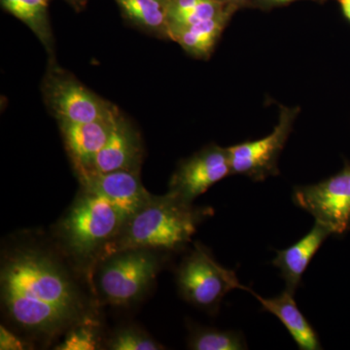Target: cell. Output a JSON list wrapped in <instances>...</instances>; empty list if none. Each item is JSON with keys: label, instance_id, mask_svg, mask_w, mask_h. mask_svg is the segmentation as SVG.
<instances>
[{"label": "cell", "instance_id": "7c38bea8", "mask_svg": "<svg viewBox=\"0 0 350 350\" xmlns=\"http://www.w3.org/2000/svg\"><path fill=\"white\" fill-rule=\"evenodd\" d=\"M119 113L118 109L111 116L92 122L57 121L76 172L88 169L107 144Z\"/></svg>", "mask_w": 350, "mask_h": 350}, {"label": "cell", "instance_id": "2e32d148", "mask_svg": "<svg viewBox=\"0 0 350 350\" xmlns=\"http://www.w3.org/2000/svg\"><path fill=\"white\" fill-rule=\"evenodd\" d=\"M4 11L24 23L36 34L50 59L54 57V38L51 27L48 0H0Z\"/></svg>", "mask_w": 350, "mask_h": 350}, {"label": "cell", "instance_id": "484cf974", "mask_svg": "<svg viewBox=\"0 0 350 350\" xmlns=\"http://www.w3.org/2000/svg\"><path fill=\"white\" fill-rule=\"evenodd\" d=\"M165 1L169 2V1H170V0H165Z\"/></svg>", "mask_w": 350, "mask_h": 350}, {"label": "cell", "instance_id": "cb8c5ba5", "mask_svg": "<svg viewBox=\"0 0 350 350\" xmlns=\"http://www.w3.org/2000/svg\"><path fill=\"white\" fill-rule=\"evenodd\" d=\"M267 4H271V5H280V4L290 3V2L298 1V0H261Z\"/></svg>", "mask_w": 350, "mask_h": 350}, {"label": "cell", "instance_id": "d6986e66", "mask_svg": "<svg viewBox=\"0 0 350 350\" xmlns=\"http://www.w3.org/2000/svg\"><path fill=\"white\" fill-rule=\"evenodd\" d=\"M112 350H160L165 349L150 336L137 327H126L117 331L107 342Z\"/></svg>", "mask_w": 350, "mask_h": 350}, {"label": "cell", "instance_id": "d4e9b609", "mask_svg": "<svg viewBox=\"0 0 350 350\" xmlns=\"http://www.w3.org/2000/svg\"><path fill=\"white\" fill-rule=\"evenodd\" d=\"M231 1L234 2V3H239V2H245L247 1V0H231Z\"/></svg>", "mask_w": 350, "mask_h": 350}, {"label": "cell", "instance_id": "5b68a950", "mask_svg": "<svg viewBox=\"0 0 350 350\" xmlns=\"http://www.w3.org/2000/svg\"><path fill=\"white\" fill-rule=\"evenodd\" d=\"M176 280L184 300L213 314L232 290L250 289L239 282L234 271L221 266L211 251L198 243L181 262Z\"/></svg>", "mask_w": 350, "mask_h": 350}, {"label": "cell", "instance_id": "4fadbf2b", "mask_svg": "<svg viewBox=\"0 0 350 350\" xmlns=\"http://www.w3.org/2000/svg\"><path fill=\"white\" fill-rule=\"evenodd\" d=\"M331 234L330 229L326 226L315 222L312 231L298 243L286 250L278 251L273 264L280 269L288 291L295 293L313 256Z\"/></svg>", "mask_w": 350, "mask_h": 350}, {"label": "cell", "instance_id": "7a4b0ae2", "mask_svg": "<svg viewBox=\"0 0 350 350\" xmlns=\"http://www.w3.org/2000/svg\"><path fill=\"white\" fill-rule=\"evenodd\" d=\"M213 214V209L208 207L193 206L170 193L161 197L152 196L139 211L126 219L118 234L105 246L98 260L131 248L182 250L190 243L198 225Z\"/></svg>", "mask_w": 350, "mask_h": 350}, {"label": "cell", "instance_id": "8fae6325", "mask_svg": "<svg viewBox=\"0 0 350 350\" xmlns=\"http://www.w3.org/2000/svg\"><path fill=\"white\" fill-rule=\"evenodd\" d=\"M144 146L137 129L120 111L107 144L80 174H107L117 170L139 172Z\"/></svg>", "mask_w": 350, "mask_h": 350}, {"label": "cell", "instance_id": "52a82bcc", "mask_svg": "<svg viewBox=\"0 0 350 350\" xmlns=\"http://www.w3.org/2000/svg\"><path fill=\"white\" fill-rule=\"evenodd\" d=\"M298 113V107H282L278 124L271 135L227 148L232 174L244 175L256 182L264 181L269 176L280 174L278 159L291 133Z\"/></svg>", "mask_w": 350, "mask_h": 350}, {"label": "cell", "instance_id": "6da1fadb", "mask_svg": "<svg viewBox=\"0 0 350 350\" xmlns=\"http://www.w3.org/2000/svg\"><path fill=\"white\" fill-rule=\"evenodd\" d=\"M1 301L16 325L54 336L86 319L84 297L66 266L50 251L16 248L2 261Z\"/></svg>", "mask_w": 350, "mask_h": 350}, {"label": "cell", "instance_id": "7402d4cb", "mask_svg": "<svg viewBox=\"0 0 350 350\" xmlns=\"http://www.w3.org/2000/svg\"><path fill=\"white\" fill-rule=\"evenodd\" d=\"M64 1H66V3L72 7L76 12H81V11L86 8L89 0H64Z\"/></svg>", "mask_w": 350, "mask_h": 350}, {"label": "cell", "instance_id": "277c9868", "mask_svg": "<svg viewBox=\"0 0 350 350\" xmlns=\"http://www.w3.org/2000/svg\"><path fill=\"white\" fill-rule=\"evenodd\" d=\"M156 252L131 248L98 260L94 282L101 300L113 306H126L138 300L160 271L161 258Z\"/></svg>", "mask_w": 350, "mask_h": 350}, {"label": "cell", "instance_id": "9a60e30c", "mask_svg": "<svg viewBox=\"0 0 350 350\" xmlns=\"http://www.w3.org/2000/svg\"><path fill=\"white\" fill-rule=\"evenodd\" d=\"M237 8L238 4L231 1L219 15L189 25L174 33L170 40L178 43L191 56L207 59Z\"/></svg>", "mask_w": 350, "mask_h": 350}, {"label": "cell", "instance_id": "44dd1931", "mask_svg": "<svg viewBox=\"0 0 350 350\" xmlns=\"http://www.w3.org/2000/svg\"><path fill=\"white\" fill-rule=\"evenodd\" d=\"M25 344L15 334L8 330L6 327H0V349L22 350L25 349Z\"/></svg>", "mask_w": 350, "mask_h": 350}, {"label": "cell", "instance_id": "603a6c76", "mask_svg": "<svg viewBox=\"0 0 350 350\" xmlns=\"http://www.w3.org/2000/svg\"><path fill=\"white\" fill-rule=\"evenodd\" d=\"M342 12L345 18L350 22V0H338Z\"/></svg>", "mask_w": 350, "mask_h": 350}, {"label": "cell", "instance_id": "4316f807", "mask_svg": "<svg viewBox=\"0 0 350 350\" xmlns=\"http://www.w3.org/2000/svg\"><path fill=\"white\" fill-rule=\"evenodd\" d=\"M225 1H228V0H225Z\"/></svg>", "mask_w": 350, "mask_h": 350}, {"label": "cell", "instance_id": "9c48e42d", "mask_svg": "<svg viewBox=\"0 0 350 350\" xmlns=\"http://www.w3.org/2000/svg\"><path fill=\"white\" fill-rule=\"evenodd\" d=\"M231 174L228 149L209 145L179 165L170 179L169 193L192 204L193 200Z\"/></svg>", "mask_w": 350, "mask_h": 350}, {"label": "cell", "instance_id": "8992f818", "mask_svg": "<svg viewBox=\"0 0 350 350\" xmlns=\"http://www.w3.org/2000/svg\"><path fill=\"white\" fill-rule=\"evenodd\" d=\"M44 103L57 121L92 122L118 110L82 84L75 75L50 59L42 83Z\"/></svg>", "mask_w": 350, "mask_h": 350}, {"label": "cell", "instance_id": "ffe728a7", "mask_svg": "<svg viewBox=\"0 0 350 350\" xmlns=\"http://www.w3.org/2000/svg\"><path fill=\"white\" fill-rule=\"evenodd\" d=\"M98 335L91 320L85 319L71 327L57 350H94L98 349Z\"/></svg>", "mask_w": 350, "mask_h": 350}, {"label": "cell", "instance_id": "ba28073f", "mask_svg": "<svg viewBox=\"0 0 350 350\" xmlns=\"http://www.w3.org/2000/svg\"><path fill=\"white\" fill-rule=\"evenodd\" d=\"M293 202L332 234H342L350 225V167L319 183L297 187Z\"/></svg>", "mask_w": 350, "mask_h": 350}, {"label": "cell", "instance_id": "3957f363", "mask_svg": "<svg viewBox=\"0 0 350 350\" xmlns=\"http://www.w3.org/2000/svg\"><path fill=\"white\" fill-rule=\"evenodd\" d=\"M126 216L100 196L82 189L57 232L66 253L80 262L98 261L118 234Z\"/></svg>", "mask_w": 350, "mask_h": 350}, {"label": "cell", "instance_id": "5bb4252c", "mask_svg": "<svg viewBox=\"0 0 350 350\" xmlns=\"http://www.w3.org/2000/svg\"><path fill=\"white\" fill-rule=\"evenodd\" d=\"M261 304L262 310L275 314L289 332L299 349L301 350L321 349L319 335L304 317L294 300L293 293L285 290L273 298L265 299L248 289Z\"/></svg>", "mask_w": 350, "mask_h": 350}, {"label": "cell", "instance_id": "ac0fdd59", "mask_svg": "<svg viewBox=\"0 0 350 350\" xmlns=\"http://www.w3.org/2000/svg\"><path fill=\"white\" fill-rule=\"evenodd\" d=\"M189 349L194 350L247 349L245 338L241 332L218 329L197 328L189 338Z\"/></svg>", "mask_w": 350, "mask_h": 350}, {"label": "cell", "instance_id": "e0dca14e", "mask_svg": "<svg viewBox=\"0 0 350 350\" xmlns=\"http://www.w3.org/2000/svg\"><path fill=\"white\" fill-rule=\"evenodd\" d=\"M120 10L131 24L145 31L169 38L167 12L169 2L165 0H115Z\"/></svg>", "mask_w": 350, "mask_h": 350}, {"label": "cell", "instance_id": "30bf717a", "mask_svg": "<svg viewBox=\"0 0 350 350\" xmlns=\"http://www.w3.org/2000/svg\"><path fill=\"white\" fill-rule=\"evenodd\" d=\"M77 175L82 189L107 200L126 218L139 211L153 196L142 185L139 172L117 170Z\"/></svg>", "mask_w": 350, "mask_h": 350}]
</instances>
